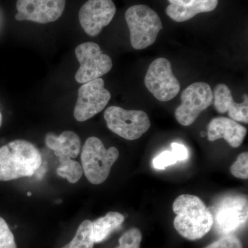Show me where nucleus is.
Returning <instances> with one entry per match:
<instances>
[{
  "label": "nucleus",
  "instance_id": "4468645a",
  "mask_svg": "<svg viewBox=\"0 0 248 248\" xmlns=\"http://www.w3.org/2000/svg\"><path fill=\"white\" fill-rule=\"evenodd\" d=\"M244 102H235L229 88L224 84L217 85L213 93V103L218 113L228 112L232 120L236 122L248 123V94L244 95Z\"/></svg>",
  "mask_w": 248,
  "mask_h": 248
},
{
  "label": "nucleus",
  "instance_id": "f8f14e48",
  "mask_svg": "<svg viewBox=\"0 0 248 248\" xmlns=\"http://www.w3.org/2000/svg\"><path fill=\"white\" fill-rule=\"evenodd\" d=\"M115 14L112 0H88L79 10V23L88 35L95 37L110 24Z\"/></svg>",
  "mask_w": 248,
  "mask_h": 248
},
{
  "label": "nucleus",
  "instance_id": "f03ea898",
  "mask_svg": "<svg viewBox=\"0 0 248 248\" xmlns=\"http://www.w3.org/2000/svg\"><path fill=\"white\" fill-rule=\"evenodd\" d=\"M42 163V155L31 142L17 140L0 147V182L31 177Z\"/></svg>",
  "mask_w": 248,
  "mask_h": 248
},
{
  "label": "nucleus",
  "instance_id": "423d86ee",
  "mask_svg": "<svg viewBox=\"0 0 248 248\" xmlns=\"http://www.w3.org/2000/svg\"><path fill=\"white\" fill-rule=\"evenodd\" d=\"M104 117L112 133L130 141L141 138L151 126L149 117L143 110H125L112 106L106 110Z\"/></svg>",
  "mask_w": 248,
  "mask_h": 248
},
{
  "label": "nucleus",
  "instance_id": "393cba45",
  "mask_svg": "<svg viewBox=\"0 0 248 248\" xmlns=\"http://www.w3.org/2000/svg\"><path fill=\"white\" fill-rule=\"evenodd\" d=\"M1 124H2V115L0 112V127H1Z\"/></svg>",
  "mask_w": 248,
  "mask_h": 248
},
{
  "label": "nucleus",
  "instance_id": "0eeeda50",
  "mask_svg": "<svg viewBox=\"0 0 248 248\" xmlns=\"http://www.w3.org/2000/svg\"><path fill=\"white\" fill-rule=\"evenodd\" d=\"M145 86L160 102L174 99L180 91V83L172 73L170 62L166 58L154 60L145 76Z\"/></svg>",
  "mask_w": 248,
  "mask_h": 248
},
{
  "label": "nucleus",
  "instance_id": "7ed1b4c3",
  "mask_svg": "<svg viewBox=\"0 0 248 248\" xmlns=\"http://www.w3.org/2000/svg\"><path fill=\"white\" fill-rule=\"evenodd\" d=\"M119 156L120 153L115 147L107 149L99 138H88L81 151V161L83 171L89 182L94 185L105 182Z\"/></svg>",
  "mask_w": 248,
  "mask_h": 248
},
{
  "label": "nucleus",
  "instance_id": "a211bd4d",
  "mask_svg": "<svg viewBox=\"0 0 248 248\" xmlns=\"http://www.w3.org/2000/svg\"><path fill=\"white\" fill-rule=\"evenodd\" d=\"M172 151H166L161 153L153 161V166L156 169L164 170L168 166L177 164L178 161H185L188 158V151L184 145L172 143Z\"/></svg>",
  "mask_w": 248,
  "mask_h": 248
},
{
  "label": "nucleus",
  "instance_id": "9d476101",
  "mask_svg": "<svg viewBox=\"0 0 248 248\" xmlns=\"http://www.w3.org/2000/svg\"><path fill=\"white\" fill-rule=\"evenodd\" d=\"M102 78L85 83L78 91V98L74 108L75 119L85 122L102 112L111 98V94L104 87Z\"/></svg>",
  "mask_w": 248,
  "mask_h": 248
},
{
  "label": "nucleus",
  "instance_id": "6e6552de",
  "mask_svg": "<svg viewBox=\"0 0 248 248\" xmlns=\"http://www.w3.org/2000/svg\"><path fill=\"white\" fill-rule=\"evenodd\" d=\"M182 104L174 112L178 123L189 126L213 103V93L207 83L195 82L186 88L181 96Z\"/></svg>",
  "mask_w": 248,
  "mask_h": 248
},
{
  "label": "nucleus",
  "instance_id": "b1692460",
  "mask_svg": "<svg viewBox=\"0 0 248 248\" xmlns=\"http://www.w3.org/2000/svg\"><path fill=\"white\" fill-rule=\"evenodd\" d=\"M205 248H243V246L238 238L226 235Z\"/></svg>",
  "mask_w": 248,
  "mask_h": 248
},
{
  "label": "nucleus",
  "instance_id": "39448f33",
  "mask_svg": "<svg viewBox=\"0 0 248 248\" xmlns=\"http://www.w3.org/2000/svg\"><path fill=\"white\" fill-rule=\"evenodd\" d=\"M213 226L217 233L229 235L248 221L247 196L229 195L221 199L213 208Z\"/></svg>",
  "mask_w": 248,
  "mask_h": 248
},
{
  "label": "nucleus",
  "instance_id": "ddd939ff",
  "mask_svg": "<svg viewBox=\"0 0 248 248\" xmlns=\"http://www.w3.org/2000/svg\"><path fill=\"white\" fill-rule=\"evenodd\" d=\"M247 134V129L236 121L224 117L214 118L208 125L207 136L210 141L224 139L232 148L242 144Z\"/></svg>",
  "mask_w": 248,
  "mask_h": 248
},
{
  "label": "nucleus",
  "instance_id": "412c9836",
  "mask_svg": "<svg viewBox=\"0 0 248 248\" xmlns=\"http://www.w3.org/2000/svg\"><path fill=\"white\" fill-rule=\"evenodd\" d=\"M141 240V231L138 228H131L122 234L119 240L120 246L116 248H140Z\"/></svg>",
  "mask_w": 248,
  "mask_h": 248
},
{
  "label": "nucleus",
  "instance_id": "1a4fd4ad",
  "mask_svg": "<svg viewBox=\"0 0 248 248\" xmlns=\"http://www.w3.org/2000/svg\"><path fill=\"white\" fill-rule=\"evenodd\" d=\"M76 55L80 63L76 80L80 84L100 78L112 69V60L94 42H85L78 46Z\"/></svg>",
  "mask_w": 248,
  "mask_h": 248
},
{
  "label": "nucleus",
  "instance_id": "4be33fe9",
  "mask_svg": "<svg viewBox=\"0 0 248 248\" xmlns=\"http://www.w3.org/2000/svg\"><path fill=\"white\" fill-rule=\"evenodd\" d=\"M231 172L234 177L241 179H248V153H241L237 159L232 165Z\"/></svg>",
  "mask_w": 248,
  "mask_h": 248
},
{
  "label": "nucleus",
  "instance_id": "f3484780",
  "mask_svg": "<svg viewBox=\"0 0 248 248\" xmlns=\"http://www.w3.org/2000/svg\"><path fill=\"white\" fill-rule=\"evenodd\" d=\"M124 220L125 217L122 214L110 212L92 222L94 243L99 244L105 241L112 232L120 228Z\"/></svg>",
  "mask_w": 248,
  "mask_h": 248
},
{
  "label": "nucleus",
  "instance_id": "5701e85b",
  "mask_svg": "<svg viewBox=\"0 0 248 248\" xmlns=\"http://www.w3.org/2000/svg\"><path fill=\"white\" fill-rule=\"evenodd\" d=\"M0 248H17L14 235L7 223L0 217Z\"/></svg>",
  "mask_w": 248,
  "mask_h": 248
},
{
  "label": "nucleus",
  "instance_id": "9b49d317",
  "mask_svg": "<svg viewBox=\"0 0 248 248\" xmlns=\"http://www.w3.org/2000/svg\"><path fill=\"white\" fill-rule=\"evenodd\" d=\"M66 0H17L18 21H31L39 24L55 22L61 17Z\"/></svg>",
  "mask_w": 248,
  "mask_h": 248
},
{
  "label": "nucleus",
  "instance_id": "2eb2a0df",
  "mask_svg": "<svg viewBox=\"0 0 248 248\" xmlns=\"http://www.w3.org/2000/svg\"><path fill=\"white\" fill-rule=\"evenodd\" d=\"M166 14L177 22H186L200 14L216 9L218 0H169Z\"/></svg>",
  "mask_w": 248,
  "mask_h": 248
},
{
  "label": "nucleus",
  "instance_id": "20e7f679",
  "mask_svg": "<svg viewBox=\"0 0 248 248\" xmlns=\"http://www.w3.org/2000/svg\"><path fill=\"white\" fill-rule=\"evenodd\" d=\"M130 43L135 50H143L153 45L163 29L159 16L149 6L134 5L125 14Z\"/></svg>",
  "mask_w": 248,
  "mask_h": 248
},
{
  "label": "nucleus",
  "instance_id": "6ab92c4d",
  "mask_svg": "<svg viewBox=\"0 0 248 248\" xmlns=\"http://www.w3.org/2000/svg\"><path fill=\"white\" fill-rule=\"evenodd\" d=\"M60 166L57 169V174L62 178H65L71 184H76L82 177V166L78 161L68 156H59Z\"/></svg>",
  "mask_w": 248,
  "mask_h": 248
},
{
  "label": "nucleus",
  "instance_id": "f257e3e1",
  "mask_svg": "<svg viewBox=\"0 0 248 248\" xmlns=\"http://www.w3.org/2000/svg\"><path fill=\"white\" fill-rule=\"evenodd\" d=\"M176 217L174 227L182 237L190 241L203 238L213 227L211 210L197 196H179L172 205Z\"/></svg>",
  "mask_w": 248,
  "mask_h": 248
},
{
  "label": "nucleus",
  "instance_id": "dca6fc26",
  "mask_svg": "<svg viewBox=\"0 0 248 248\" xmlns=\"http://www.w3.org/2000/svg\"><path fill=\"white\" fill-rule=\"evenodd\" d=\"M45 143L58 157L65 156L74 159L78 157L81 150L79 136L73 131H64L59 136L53 133H48L46 136Z\"/></svg>",
  "mask_w": 248,
  "mask_h": 248
},
{
  "label": "nucleus",
  "instance_id": "aec40b11",
  "mask_svg": "<svg viewBox=\"0 0 248 248\" xmlns=\"http://www.w3.org/2000/svg\"><path fill=\"white\" fill-rule=\"evenodd\" d=\"M94 243L93 223L85 220L79 225L76 236L69 243V248H93Z\"/></svg>",
  "mask_w": 248,
  "mask_h": 248
},
{
  "label": "nucleus",
  "instance_id": "a878e982",
  "mask_svg": "<svg viewBox=\"0 0 248 248\" xmlns=\"http://www.w3.org/2000/svg\"><path fill=\"white\" fill-rule=\"evenodd\" d=\"M62 248H69V244H66V246H63Z\"/></svg>",
  "mask_w": 248,
  "mask_h": 248
},
{
  "label": "nucleus",
  "instance_id": "bb28decb",
  "mask_svg": "<svg viewBox=\"0 0 248 248\" xmlns=\"http://www.w3.org/2000/svg\"><path fill=\"white\" fill-rule=\"evenodd\" d=\"M27 195L28 196H31L32 195V194H31V192H28V194H27Z\"/></svg>",
  "mask_w": 248,
  "mask_h": 248
}]
</instances>
